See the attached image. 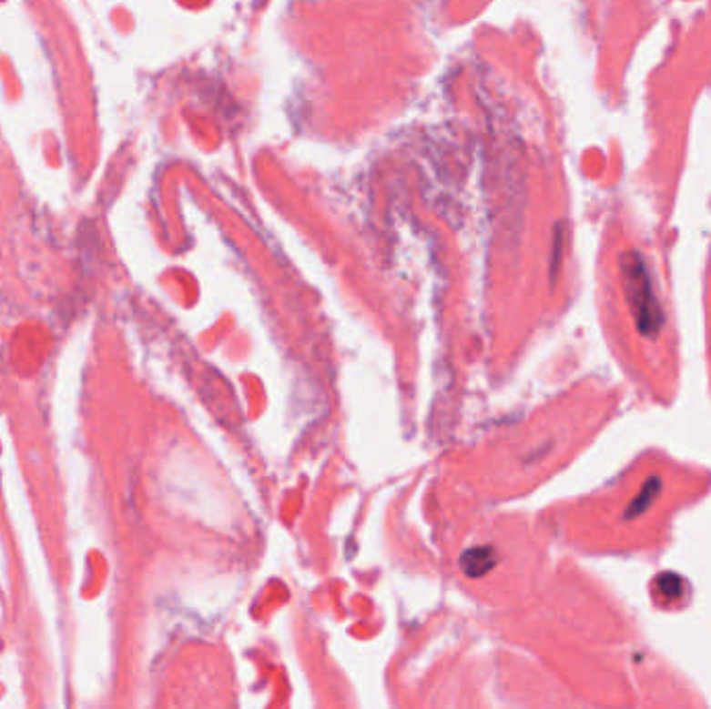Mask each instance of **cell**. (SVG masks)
Masks as SVG:
<instances>
[{
    "instance_id": "obj_2",
    "label": "cell",
    "mask_w": 711,
    "mask_h": 709,
    "mask_svg": "<svg viewBox=\"0 0 711 709\" xmlns=\"http://www.w3.org/2000/svg\"><path fill=\"white\" fill-rule=\"evenodd\" d=\"M662 489H664V481L659 474H651V477L645 479L639 491H636L633 500L628 501V506L625 510V521H636V518L647 514V510H651V506L657 501Z\"/></svg>"
},
{
    "instance_id": "obj_4",
    "label": "cell",
    "mask_w": 711,
    "mask_h": 709,
    "mask_svg": "<svg viewBox=\"0 0 711 709\" xmlns=\"http://www.w3.org/2000/svg\"><path fill=\"white\" fill-rule=\"evenodd\" d=\"M683 584H685V581L680 579L678 574H674V572L659 574V579H657V595L664 597V603L678 602L680 595H683Z\"/></svg>"
},
{
    "instance_id": "obj_1",
    "label": "cell",
    "mask_w": 711,
    "mask_h": 709,
    "mask_svg": "<svg viewBox=\"0 0 711 709\" xmlns=\"http://www.w3.org/2000/svg\"><path fill=\"white\" fill-rule=\"evenodd\" d=\"M620 281L630 317L635 320L636 331L645 339H657L665 327V312L657 298L654 273L649 260L636 248H628L620 254Z\"/></svg>"
},
{
    "instance_id": "obj_5",
    "label": "cell",
    "mask_w": 711,
    "mask_h": 709,
    "mask_svg": "<svg viewBox=\"0 0 711 709\" xmlns=\"http://www.w3.org/2000/svg\"><path fill=\"white\" fill-rule=\"evenodd\" d=\"M562 252H564V229H562V223H560L558 228H555V233H554V250H552V275H555V270H558V267H560Z\"/></svg>"
},
{
    "instance_id": "obj_3",
    "label": "cell",
    "mask_w": 711,
    "mask_h": 709,
    "mask_svg": "<svg viewBox=\"0 0 711 709\" xmlns=\"http://www.w3.org/2000/svg\"><path fill=\"white\" fill-rule=\"evenodd\" d=\"M495 553L493 547H472L468 550L464 555H462V570H464L466 576L471 579H481L482 574H487L491 568L495 566Z\"/></svg>"
}]
</instances>
